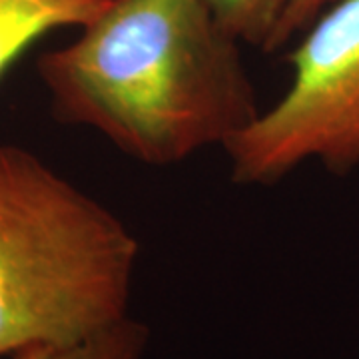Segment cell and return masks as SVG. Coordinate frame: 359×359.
Masks as SVG:
<instances>
[{
    "instance_id": "1",
    "label": "cell",
    "mask_w": 359,
    "mask_h": 359,
    "mask_svg": "<svg viewBox=\"0 0 359 359\" xmlns=\"http://www.w3.org/2000/svg\"><path fill=\"white\" fill-rule=\"evenodd\" d=\"M242 46L205 0H110L36 72L58 122L176 166L224 150L259 114Z\"/></svg>"
},
{
    "instance_id": "3",
    "label": "cell",
    "mask_w": 359,
    "mask_h": 359,
    "mask_svg": "<svg viewBox=\"0 0 359 359\" xmlns=\"http://www.w3.org/2000/svg\"><path fill=\"white\" fill-rule=\"evenodd\" d=\"M287 62V90L224 148L240 186L278 184L308 162L337 176L359 166V0L318 14Z\"/></svg>"
},
{
    "instance_id": "5",
    "label": "cell",
    "mask_w": 359,
    "mask_h": 359,
    "mask_svg": "<svg viewBox=\"0 0 359 359\" xmlns=\"http://www.w3.org/2000/svg\"><path fill=\"white\" fill-rule=\"evenodd\" d=\"M146 346L148 327L128 316L86 339L66 346L26 347L13 359H140Z\"/></svg>"
},
{
    "instance_id": "4",
    "label": "cell",
    "mask_w": 359,
    "mask_h": 359,
    "mask_svg": "<svg viewBox=\"0 0 359 359\" xmlns=\"http://www.w3.org/2000/svg\"><path fill=\"white\" fill-rule=\"evenodd\" d=\"M110 0H0V80L36 40L56 28H82Z\"/></svg>"
},
{
    "instance_id": "7",
    "label": "cell",
    "mask_w": 359,
    "mask_h": 359,
    "mask_svg": "<svg viewBox=\"0 0 359 359\" xmlns=\"http://www.w3.org/2000/svg\"><path fill=\"white\" fill-rule=\"evenodd\" d=\"M332 2L335 0H285L282 16L271 34L266 54H276L282 50L287 42L299 36L316 20V16L323 13Z\"/></svg>"
},
{
    "instance_id": "6",
    "label": "cell",
    "mask_w": 359,
    "mask_h": 359,
    "mask_svg": "<svg viewBox=\"0 0 359 359\" xmlns=\"http://www.w3.org/2000/svg\"><path fill=\"white\" fill-rule=\"evenodd\" d=\"M222 25L244 46L268 50L285 0H205Z\"/></svg>"
},
{
    "instance_id": "2",
    "label": "cell",
    "mask_w": 359,
    "mask_h": 359,
    "mask_svg": "<svg viewBox=\"0 0 359 359\" xmlns=\"http://www.w3.org/2000/svg\"><path fill=\"white\" fill-rule=\"evenodd\" d=\"M138 254L110 208L34 152L0 144V358L128 318Z\"/></svg>"
}]
</instances>
